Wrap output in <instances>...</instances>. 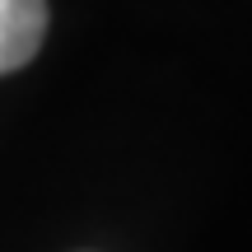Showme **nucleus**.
Wrapping results in <instances>:
<instances>
[{"mask_svg":"<svg viewBox=\"0 0 252 252\" xmlns=\"http://www.w3.org/2000/svg\"><path fill=\"white\" fill-rule=\"evenodd\" d=\"M47 37V0H0V75L37 56Z\"/></svg>","mask_w":252,"mask_h":252,"instance_id":"1","label":"nucleus"}]
</instances>
